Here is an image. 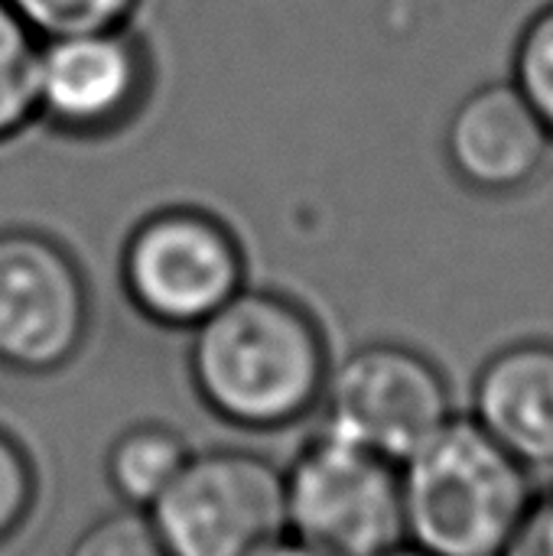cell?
<instances>
[{
    "label": "cell",
    "instance_id": "17",
    "mask_svg": "<svg viewBox=\"0 0 553 556\" xmlns=\"http://www.w3.org/2000/svg\"><path fill=\"white\" fill-rule=\"evenodd\" d=\"M502 556H553V489L531 498L512 544Z\"/></svg>",
    "mask_w": 553,
    "mask_h": 556
},
{
    "label": "cell",
    "instance_id": "18",
    "mask_svg": "<svg viewBox=\"0 0 553 556\" xmlns=\"http://www.w3.org/2000/svg\"><path fill=\"white\" fill-rule=\"evenodd\" d=\"M254 556H323V554H316L313 547H306V544H300V541H293V538H277V541H271L267 547H261Z\"/></svg>",
    "mask_w": 553,
    "mask_h": 556
},
{
    "label": "cell",
    "instance_id": "5",
    "mask_svg": "<svg viewBox=\"0 0 553 556\" xmlns=\"http://www.w3.org/2000/svg\"><path fill=\"white\" fill-rule=\"evenodd\" d=\"M323 433L404 466L450 420L453 401L443 371L417 349L372 342L329 368Z\"/></svg>",
    "mask_w": 553,
    "mask_h": 556
},
{
    "label": "cell",
    "instance_id": "16",
    "mask_svg": "<svg viewBox=\"0 0 553 556\" xmlns=\"http://www.w3.org/2000/svg\"><path fill=\"white\" fill-rule=\"evenodd\" d=\"M36 498V476L20 450L16 440H10L0 430V544L16 534V528L26 521Z\"/></svg>",
    "mask_w": 553,
    "mask_h": 556
},
{
    "label": "cell",
    "instance_id": "4",
    "mask_svg": "<svg viewBox=\"0 0 553 556\" xmlns=\"http://www.w3.org/2000/svg\"><path fill=\"white\" fill-rule=\"evenodd\" d=\"M287 531L323 556H378L404 544L401 466L319 433L284 472Z\"/></svg>",
    "mask_w": 553,
    "mask_h": 556
},
{
    "label": "cell",
    "instance_id": "15",
    "mask_svg": "<svg viewBox=\"0 0 553 556\" xmlns=\"http://www.w3.org/2000/svg\"><path fill=\"white\" fill-rule=\"evenodd\" d=\"M68 556H169L163 551L147 511H114L95 521L72 544Z\"/></svg>",
    "mask_w": 553,
    "mask_h": 556
},
{
    "label": "cell",
    "instance_id": "3",
    "mask_svg": "<svg viewBox=\"0 0 553 556\" xmlns=\"http://www.w3.org/2000/svg\"><path fill=\"white\" fill-rule=\"evenodd\" d=\"M121 283L140 316L166 329H196L244 290V251L218 215L169 205L130 231Z\"/></svg>",
    "mask_w": 553,
    "mask_h": 556
},
{
    "label": "cell",
    "instance_id": "12",
    "mask_svg": "<svg viewBox=\"0 0 553 556\" xmlns=\"http://www.w3.org/2000/svg\"><path fill=\"white\" fill-rule=\"evenodd\" d=\"M39 36L0 0V140L13 137L36 117V59Z\"/></svg>",
    "mask_w": 553,
    "mask_h": 556
},
{
    "label": "cell",
    "instance_id": "14",
    "mask_svg": "<svg viewBox=\"0 0 553 556\" xmlns=\"http://www.w3.org/2000/svg\"><path fill=\"white\" fill-rule=\"evenodd\" d=\"M39 39L127 26L143 0H7Z\"/></svg>",
    "mask_w": 553,
    "mask_h": 556
},
{
    "label": "cell",
    "instance_id": "7",
    "mask_svg": "<svg viewBox=\"0 0 553 556\" xmlns=\"http://www.w3.org/2000/svg\"><path fill=\"white\" fill-rule=\"evenodd\" d=\"M153 81V49L130 23L52 36L39 42L36 117L78 140L111 137L143 114Z\"/></svg>",
    "mask_w": 553,
    "mask_h": 556
},
{
    "label": "cell",
    "instance_id": "19",
    "mask_svg": "<svg viewBox=\"0 0 553 556\" xmlns=\"http://www.w3.org/2000/svg\"><path fill=\"white\" fill-rule=\"evenodd\" d=\"M378 556H430V554H424V551H417L414 544H411V547H404V544H398V547H391V551H385V554H378Z\"/></svg>",
    "mask_w": 553,
    "mask_h": 556
},
{
    "label": "cell",
    "instance_id": "10",
    "mask_svg": "<svg viewBox=\"0 0 553 556\" xmlns=\"http://www.w3.org/2000/svg\"><path fill=\"white\" fill-rule=\"evenodd\" d=\"M473 420L525 469H553V342L495 352L473 388Z\"/></svg>",
    "mask_w": 553,
    "mask_h": 556
},
{
    "label": "cell",
    "instance_id": "1",
    "mask_svg": "<svg viewBox=\"0 0 553 556\" xmlns=\"http://www.w3.org/2000/svg\"><path fill=\"white\" fill-rule=\"evenodd\" d=\"M329 368L313 313L271 290H241L192 329V388L218 420L241 430L267 433L310 417Z\"/></svg>",
    "mask_w": 553,
    "mask_h": 556
},
{
    "label": "cell",
    "instance_id": "6",
    "mask_svg": "<svg viewBox=\"0 0 553 556\" xmlns=\"http://www.w3.org/2000/svg\"><path fill=\"white\" fill-rule=\"evenodd\" d=\"M147 518L169 556H254L287 531L284 472L241 450L189 456Z\"/></svg>",
    "mask_w": 553,
    "mask_h": 556
},
{
    "label": "cell",
    "instance_id": "11",
    "mask_svg": "<svg viewBox=\"0 0 553 556\" xmlns=\"http://www.w3.org/2000/svg\"><path fill=\"white\" fill-rule=\"evenodd\" d=\"M186 440L163 424H140L124 430L108 450V485L124 508L150 511L153 502L176 482L189 463Z\"/></svg>",
    "mask_w": 553,
    "mask_h": 556
},
{
    "label": "cell",
    "instance_id": "13",
    "mask_svg": "<svg viewBox=\"0 0 553 556\" xmlns=\"http://www.w3.org/2000/svg\"><path fill=\"white\" fill-rule=\"evenodd\" d=\"M512 81L553 140V0L541 3L521 26L512 52Z\"/></svg>",
    "mask_w": 553,
    "mask_h": 556
},
{
    "label": "cell",
    "instance_id": "8",
    "mask_svg": "<svg viewBox=\"0 0 553 556\" xmlns=\"http://www.w3.org/2000/svg\"><path fill=\"white\" fill-rule=\"evenodd\" d=\"M91 323L75 257L39 231L0 235V365L46 375L68 365Z\"/></svg>",
    "mask_w": 553,
    "mask_h": 556
},
{
    "label": "cell",
    "instance_id": "2",
    "mask_svg": "<svg viewBox=\"0 0 553 556\" xmlns=\"http://www.w3.org/2000/svg\"><path fill=\"white\" fill-rule=\"evenodd\" d=\"M531 498L528 469L476 420H450L401 466L404 538L430 556H502Z\"/></svg>",
    "mask_w": 553,
    "mask_h": 556
},
{
    "label": "cell",
    "instance_id": "9",
    "mask_svg": "<svg viewBox=\"0 0 553 556\" xmlns=\"http://www.w3.org/2000/svg\"><path fill=\"white\" fill-rule=\"evenodd\" d=\"M551 134L515 88L492 81L466 94L447 124V160L460 182L482 195H512L528 189L548 156Z\"/></svg>",
    "mask_w": 553,
    "mask_h": 556
}]
</instances>
